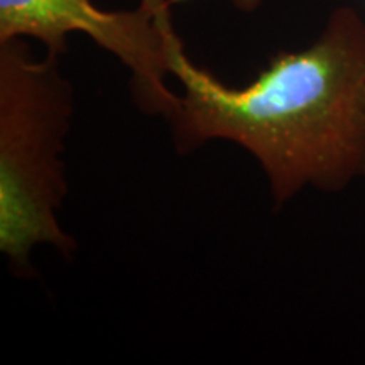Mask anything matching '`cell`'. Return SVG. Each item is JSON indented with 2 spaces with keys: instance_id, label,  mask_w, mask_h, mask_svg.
<instances>
[{
  "instance_id": "6da1fadb",
  "label": "cell",
  "mask_w": 365,
  "mask_h": 365,
  "mask_svg": "<svg viewBox=\"0 0 365 365\" xmlns=\"http://www.w3.org/2000/svg\"><path fill=\"white\" fill-rule=\"evenodd\" d=\"M168 63L182 86L168 115L180 153L215 139L242 145L276 203L304 186L339 191L365 176V22L352 7L336 9L312 46L276 54L245 86L196 66L175 26Z\"/></svg>"
},
{
  "instance_id": "7a4b0ae2",
  "label": "cell",
  "mask_w": 365,
  "mask_h": 365,
  "mask_svg": "<svg viewBox=\"0 0 365 365\" xmlns=\"http://www.w3.org/2000/svg\"><path fill=\"white\" fill-rule=\"evenodd\" d=\"M73 108L58 56L33 58L24 38L0 43V250L19 276L33 274L36 245L66 257L76 250L56 215L68 190L63 150Z\"/></svg>"
},
{
  "instance_id": "3957f363",
  "label": "cell",
  "mask_w": 365,
  "mask_h": 365,
  "mask_svg": "<svg viewBox=\"0 0 365 365\" xmlns=\"http://www.w3.org/2000/svg\"><path fill=\"white\" fill-rule=\"evenodd\" d=\"M171 0H140L134 11H102L93 0H0V43L34 38L46 54L61 58L66 39L81 33L132 71L144 110L170 115L178 93L168 88V31Z\"/></svg>"
},
{
  "instance_id": "277c9868",
  "label": "cell",
  "mask_w": 365,
  "mask_h": 365,
  "mask_svg": "<svg viewBox=\"0 0 365 365\" xmlns=\"http://www.w3.org/2000/svg\"><path fill=\"white\" fill-rule=\"evenodd\" d=\"M262 0H230V4L242 12H252L261 6Z\"/></svg>"
},
{
  "instance_id": "5b68a950",
  "label": "cell",
  "mask_w": 365,
  "mask_h": 365,
  "mask_svg": "<svg viewBox=\"0 0 365 365\" xmlns=\"http://www.w3.org/2000/svg\"><path fill=\"white\" fill-rule=\"evenodd\" d=\"M178 2H185V0H171V4H178Z\"/></svg>"
}]
</instances>
